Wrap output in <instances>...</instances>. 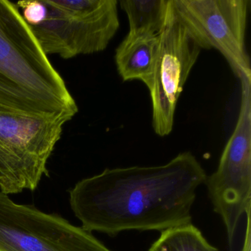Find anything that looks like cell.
I'll return each instance as SVG.
<instances>
[{"mask_svg": "<svg viewBox=\"0 0 251 251\" xmlns=\"http://www.w3.org/2000/svg\"><path fill=\"white\" fill-rule=\"evenodd\" d=\"M206 173L191 152L164 165L105 169L79 181L70 202L82 227L111 237L126 230H159L192 223L196 191Z\"/></svg>", "mask_w": 251, "mask_h": 251, "instance_id": "6da1fadb", "label": "cell"}, {"mask_svg": "<svg viewBox=\"0 0 251 251\" xmlns=\"http://www.w3.org/2000/svg\"><path fill=\"white\" fill-rule=\"evenodd\" d=\"M0 103L72 120L78 107L14 2L0 0Z\"/></svg>", "mask_w": 251, "mask_h": 251, "instance_id": "7a4b0ae2", "label": "cell"}, {"mask_svg": "<svg viewBox=\"0 0 251 251\" xmlns=\"http://www.w3.org/2000/svg\"><path fill=\"white\" fill-rule=\"evenodd\" d=\"M117 0H39L27 25L45 53L70 59L105 50L118 31Z\"/></svg>", "mask_w": 251, "mask_h": 251, "instance_id": "3957f363", "label": "cell"}, {"mask_svg": "<svg viewBox=\"0 0 251 251\" xmlns=\"http://www.w3.org/2000/svg\"><path fill=\"white\" fill-rule=\"evenodd\" d=\"M69 122L56 116L17 109L0 103V192L34 191Z\"/></svg>", "mask_w": 251, "mask_h": 251, "instance_id": "277c9868", "label": "cell"}, {"mask_svg": "<svg viewBox=\"0 0 251 251\" xmlns=\"http://www.w3.org/2000/svg\"><path fill=\"white\" fill-rule=\"evenodd\" d=\"M241 103L234 130L217 170L205 183L214 212L220 216L232 245L242 216L251 208V79H239Z\"/></svg>", "mask_w": 251, "mask_h": 251, "instance_id": "5b68a950", "label": "cell"}, {"mask_svg": "<svg viewBox=\"0 0 251 251\" xmlns=\"http://www.w3.org/2000/svg\"><path fill=\"white\" fill-rule=\"evenodd\" d=\"M172 3L201 49L218 51L239 80L251 78L245 45L251 0H172Z\"/></svg>", "mask_w": 251, "mask_h": 251, "instance_id": "8992f818", "label": "cell"}, {"mask_svg": "<svg viewBox=\"0 0 251 251\" xmlns=\"http://www.w3.org/2000/svg\"><path fill=\"white\" fill-rule=\"evenodd\" d=\"M0 251H111L83 227L0 192Z\"/></svg>", "mask_w": 251, "mask_h": 251, "instance_id": "52a82bcc", "label": "cell"}, {"mask_svg": "<svg viewBox=\"0 0 251 251\" xmlns=\"http://www.w3.org/2000/svg\"><path fill=\"white\" fill-rule=\"evenodd\" d=\"M158 37V55L149 91L152 127L158 136L164 137L173 131L177 101L202 49L177 18L172 0Z\"/></svg>", "mask_w": 251, "mask_h": 251, "instance_id": "ba28073f", "label": "cell"}, {"mask_svg": "<svg viewBox=\"0 0 251 251\" xmlns=\"http://www.w3.org/2000/svg\"><path fill=\"white\" fill-rule=\"evenodd\" d=\"M158 52V35L127 33L115 52L117 71L123 81L140 80L149 89Z\"/></svg>", "mask_w": 251, "mask_h": 251, "instance_id": "9c48e42d", "label": "cell"}, {"mask_svg": "<svg viewBox=\"0 0 251 251\" xmlns=\"http://www.w3.org/2000/svg\"><path fill=\"white\" fill-rule=\"evenodd\" d=\"M170 0H121L129 33L156 36L165 25Z\"/></svg>", "mask_w": 251, "mask_h": 251, "instance_id": "30bf717a", "label": "cell"}, {"mask_svg": "<svg viewBox=\"0 0 251 251\" xmlns=\"http://www.w3.org/2000/svg\"><path fill=\"white\" fill-rule=\"evenodd\" d=\"M148 251H219L192 223L161 231Z\"/></svg>", "mask_w": 251, "mask_h": 251, "instance_id": "8fae6325", "label": "cell"}, {"mask_svg": "<svg viewBox=\"0 0 251 251\" xmlns=\"http://www.w3.org/2000/svg\"><path fill=\"white\" fill-rule=\"evenodd\" d=\"M247 227L245 233V241L242 251H251V211H248L246 214Z\"/></svg>", "mask_w": 251, "mask_h": 251, "instance_id": "7c38bea8", "label": "cell"}]
</instances>
